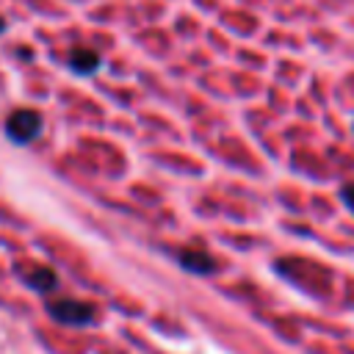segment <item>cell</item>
<instances>
[{
  "mask_svg": "<svg viewBox=\"0 0 354 354\" xmlns=\"http://www.w3.org/2000/svg\"><path fill=\"white\" fill-rule=\"evenodd\" d=\"M340 199H343V205L354 213V183H346V185L340 188Z\"/></svg>",
  "mask_w": 354,
  "mask_h": 354,
  "instance_id": "6",
  "label": "cell"
},
{
  "mask_svg": "<svg viewBox=\"0 0 354 354\" xmlns=\"http://www.w3.org/2000/svg\"><path fill=\"white\" fill-rule=\"evenodd\" d=\"M41 133V113L36 108H17L6 119V136L14 144H30Z\"/></svg>",
  "mask_w": 354,
  "mask_h": 354,
  "instance_id": "2",
  "label": "cell"
},
{
  "mask_svg": "<svg viewBox=\"0 0 354 354\" xmlns=\"http://www.w3.org/2000/svg\"><path fill=\"white\" fill-rule=\"evenodd\" d=\"M3 30H6V19L0 17V33H3Z\"/></svg>",
  "mask_w": 354,
  "mask_h": 354,
  "instance_id": "7",
  "label": "cell"
},
{
  "mask_svg": "<svg viewBox=\"0 0 354 354\" xmlns=\"http://www.w3.org/2000/svg\"><path fill=\"white\" fill-rule=\"evenodd\" d=\"M22 279H25V285H28L30 290H36V293H50V290L58 288V274H55L50 266H33V268L22 271Z\"/></svg>",
  "mask_w": 354,
  "mask_h": 354,
  "instance_id": "5",
  "label": "cell"
},
{
  "mask_svg": "<svg viewBox=\"0 0 354 354\" xmlns=\"http://www.w3.org/2000/svg\"><path fill=\"white\" fill-rule=\"evenodd\" d=\"M100 64H102V58H100V53L91 50V47H72V50L66 53V66H69L75 75H94V72L100 69Z\"/></svg>",
  "mask_w": 354,
  "mask_h": 354,
  "instance_id": "4",
  "label": "cell"
},
{
  "mask_svg": "<svg viewBox=\"0 0 354 354\" xmlns=\"http://www.w3.org/2000/svg\"><path fill=\"white\" fill-rule=\"evenodd\" d=\"M177 263L183 271L188 274H199V277H210L218 271V263L213 254H207L205 249H180L177 252Z\"/></svg>",
  "mask_w": 354,
  "mask_h": 354,
  "instance_id": "3",
  "label": "cell"
},
{
  "mask_svg": "<svg viewBox=\"0 0 354 354\" xmlns=\"http://www.w3.org/2000/svg\"><path fill=\"white\" fill-rule=\"evenodd\" d=\"M44 310L50 313L53 321L66 324V326H88V324H94V318H97L94 304L80 301V299H66V296L50 299V301L44 304Z\"/></svg>",
  "mask_w": 354,
  "mask_h": 354,
  "instance_id": "1",
  "label": "cell"
}]
</instances>
